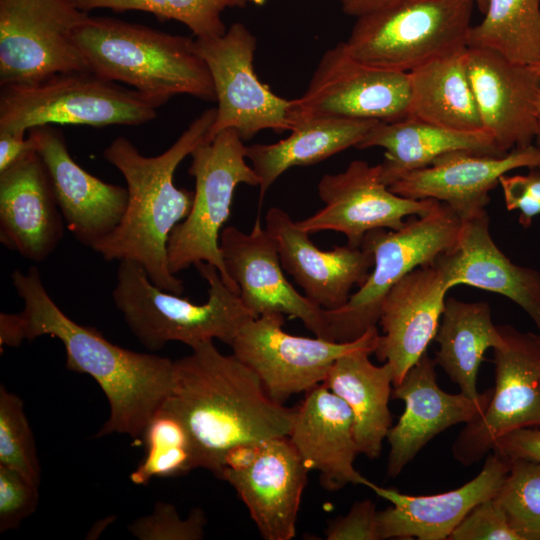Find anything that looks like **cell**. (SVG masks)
<instances>
[{
    "mask_svg": "<svg viewBox=\"0 0 540 540\" xmlns=\"http://www.w3.org/2000/svg\"><path fill=\"white\" fill-rule=\"evenodd\" d=\"M25 339L19 314H0V348L19 346Z\"/></svg>",
    "mask_w": 540,
    "mask_h": 540,
    "instance_id": "f6af8a7d",
    "label": "cell"
},
{
    "mask_svg": "<svg viewBox=\"0 0 540 540\" xmlns=\"http://www.w3.org/2000/svg\"><path fill=\"white\" fill-rule=\"evenodd\" d=\"M409 101L408 73L365 64L341 42L321 57L296 99V112L298 122L313 117L393 122L407 117Z\"/></svg>",
    "mask_w": 540,
    "mask_h": 540,
    "instance_id": "5bb4252c",
    "label": "cell"
},
{
    "mask_svg": "<svg viewBox=\"0 0 540 540\" xmlns=\"http://www.w3.org/2000/svg\"><path fill=\"white\" fill-rule=\"evenodd\" d=\"M435 366L434 359L425 352L393 387L392 398L403 401L405 407L386 437L390 447L389 477H397L435 436L482 415L492 397L493 388L482 392L478 399L461 392H445L437 384Z\"/></svg>",
    "mask_w": 540,
    "mask_h": 540,
    "instance_id": "ac0fdd59",
    "label": "cell"
},
{
    "mask_svg": "<svg viewBox=\"0 0 540 540\" xmlns=\"http://www.w3.org/2000/svg\"><path fill=\"white\" fill-rule=\"evenodd\" d=\"M538 167H540V165Z\"/></svg>",
    "mask_w": 540,
    "mask_h": 540,
    "instance_id": "f907efd6",
    "label": "cell"
},
{
    "mask_svg": "<svg viewBox=\"0 0 540 540\" xmlns=\"http://www.w3.org/2000/svg\"><path fill=\"white\" fill-rule=\"evenodd\" d=\"M190 156L188 172L195 179L194 199L187 217L169 236V269L176 274L200 262L211 264L218 269L223 282L239 295L238 286L225 268L220 234L230 216L236 187L259 186L260 179L246 162V146L233 129L201 143Z\"/></svg>",
    "mask_w": 540,
    "mask_h": 540,
    "instance_id": "9c48e42d",
    "label": "cell"
},
{
    "mask_svg": "<svg viewBox=\"0 0 540 540\" xmlns=\"http://www.w3.org/2000/svg\"><path fill=\"white\" fill-rule=\"evenodd\" d=\"M145 456L130 474L136 485H147L154 477H173L198 468L194 445L183 422L161 407L143 432Z\"/></svg>",
    "mask_w": 540,
    "mask_h": 540,
    "instance_id": "836d02e7",
    "label": "cell"
},
{
    "mask_svg": "<svg viewBox=\"0 0 540 540\" xmlns=\"http://www.w3.org/2000/svg\"><path fill=\"white\" fill-rule=\"evenodd\" d=\"M158 108L137 90L90 70L60 72L1 86L0 130L26 133L51 124L141 125L153 120Z\"/></svg>",
    "mask_w": 540,
    "mask_h": 540,
    "instance_id": "52a82bcc",
    "label": "cell"
},
{
    "mask_svg": "<svg viewBox=\"0 0 540 540\" xmlns=\"http://www.w3.org/2000/svg\"><path fill=\"white\" fill-rule=\"evenodd\" d=\"M265 229L274 239L281 265L303 289L304 295L326 310L347 303L354 286H362L374 264L371 252L349 245L323 251L309 233L277 207L268 210Z\"/></svg>",
    "mask_w": 540,
    "mask_h": 540,
    "instance_id": "603a6c76",
    "label": "cell"
},
{
    "mask_svg": "<svg viewBox=\"0 0 540 540\" xmlns=\"http://www.w3.org/2000/svg\"><path fill=\"white\" fill-rule=\"evenodd\" d=\"M88 16L72 0H0V85L89 70L74 41Z\"/></svg>",
    "mask_w": 540,
    "mask_h": 540,
    "instance_id": "7c38bea8",
    "label": "cell"
},
{
    "mask_svg": "<svg viewBox=\"0 0 540 540\" xmlns=\"http://www.w3.org/2000/svg\"><path fill=\"white\" fill-rule=\"evenodd\" d=\"M462 218L446 203L405 221L398 230L368 232L361 248L373 254L374 264L362 286L342 307L327 310L332 341L351 342L377 326L388 291L414 269L433 265L458 242Z\"/></svg>",
    "mask_w": 540,
    "mask_h": 540,
    "instance_id": "ba28073f",
    "label": "cell"
},
{
    "mask_svg": "<svg viewBox=\"0 0 540 540\" xmlns=\"http://www.w3.org/2000/svg\"><path fill=\"white\" fill-rule=\"evenodd\" d=\"M194 49L209 69L218 103L207 142L227 129L244 141L265 129L295 128L296 99L276 95L258 79L253 64L256 38L246 26L234 23L223 35L195 38Z\"/></svg>",
    "mask_w": 540,
    "mask_h": 540,
    "instance_id": "30bf717a",
    "label": "cell"
},
{
    "mask_svg": "<svg viewBox=\"0 0 540 540\" xmlns=\"http://www.w3.org/2000/svg\"><path fill=\"white\" fill-rule=\"evenodd\" d=\"M343 11L351 16L359 17L397 0H338Z\"/></svg>",
    "mask_w": 540,
    "mask_h": 540,
    "instance_id": "bcb514c9",
    "label": "cell"
},
{
    "mask_svg": "<svg viewBox=\"0 0 540 540\" xmlns=\"http://www.w3.org/2000/svg\"><path fill=\"white\" fill-rule=\"evenodd\" d=\"M475 0H397L357 17L348 52L373 67L409 73L468 47Z\"/></svg>",
    "mask_w": 540,
    "mask_h": 540,
    "instance_id": "8992f818",
    "label": "cell"
},
{
    "mask_svg": "<svg viewBox=\"0 0 540 540\" xmlns=\"http://www.w3.org/2000/svg\"><path fill=\"white\" fill-rule=\"evenodd\" d=\"M63 220L36 150L0 172V241L5 247L42 262L62 240Z\"/></svg>",
    "mask_w": 540,
    "mask_h": 540,
    "instance_id": "d4e9b609",
    "label": "cell"
},
{
    "mask_svg": "<svg viewBox=\"0 0 540 540\" xmlns=\"http://www.w3.org/2000/svg\"><path fill=\"white\" fill-rule=\"evenodd\" d=\"M74 41L90 71L131 86L159 107L180 94L216 100L209 69L190 37L89 15Z\"/></svg>",
    "mask_w": 540,
    "mask_h": 540,
    "instance_id": "277c9868",
    "label": "cell"
},
{
    "mask_svg": "<svg viewBox=\"0 0 540 540\" xmlns=\"http://www.w3.org/2000/svg\"><path fill=\"white\" fill-rule=\"evenodd\" d=\"M492 451L508 459H525L540 463V428L526 427L498 438Z\"/></svg>",
    "mask_w": 540,
    "mask_h": 540,
    "instance_id": "7bdbcfd3",
    "label": "cell"
},
{
    "mask_svg": "<svg viewBox=\"0 0 540 540\" xmlns=\"http://www.w3.org/2000/svg\"><path fill=\"white\" fill-rule=\"evenodd\" d=\"M467 49L408 73L410 101L406 118L458 131H483L468 76Z\"/></svg>",
    "mask_w": 540,
    "mask_h": 540,
    "instance_id": "4dcf8cb0",
    "label": "cell"
},
{
    "mask_svg": "<svg viewBox=\"0 0 540 540\" xmlns=\"http://www.w3.org/2000/svg\"><path fill=\"white\" fill-rule=\"evenodd\" d=\"M504 342L493 348L495 386L486 410L465 424L452 445L464 466L478 462L501 436L520 428H540V334L498 326Z\"/></svg>",
    "mask_w": 540,
    "mask_h": 540,
    "instance_id": "4fadbf2b",
    "label": "cell"
},
{
    "mask_svg": "<svg viewBox=\"0 0 540 540\" xmlns=\"http://www.w3.org/2000/svg\"><path fill=\"white\" fill-rule=\"evenodd\" d=\"M378 511L374 502H356L349 512L332 520L325 530L327 540H381Z\"/></svg>",
    "mask_w": 540,
    "mask_h": 540,
    "instance_id": "b9f144b4",
    "label": "cell"
},
{
    "mask_svg": "<svg viewBox=\"0 0 540 540\" xmlns=\"http://www.w3.org/2000/svg\"><path fill=\"white\" fill-rule=\"evenodd\" d=\"M37 505L38 486L16 470L0 465V531L18 528Z\"/></svg>",
    "mask_w": 540,
    "mask_h": 540,
    "instance_id": "f35d334b",
    "label": "cell"
},
{
    "mask_svg": "<svg viewBox=\"0 0 540 540\" xmlns=\"http://www.w3.org/2000/svg\"><path fill=\"white\" fill-rule=\"evenodd\" d=\"M220 250L225 268L255 316L282 313L299 319L316 337L330 340L327 310L299 293L284 275L277 245L257 218L251 231L223 228Z\"/></svg>",
    "mask_w": 540,
    "mask_h": 540,
    "instance_id": "2e32d148",
    "label": "cell"
},
{
    "mask_svg": "<svg viewBox=\"0 0 540 540\" xmlns=\"http://www.w3.org/2000/svg\"><path fill=\"white\" fill-rule=\"evenodd\" d=\"M119 262L112 297L131 332L148 350H159L170 341L192 348L218 339L230 346L242 326L257 317L211 264L195 265L209 285L208 300L196 304L158 288L140 264Z\"/></svg>",
    "mask_w": 540,
    "mask_h": 540,
    "instance_id": "5b68a950",
    "label": "cell"
},
{
    "mask_svg": "<svg viewBox=\"0 0 540 540\" xmlns=\"http://www.w3.org/2000/svg\"><path fill=\"white\" fill-rule=\"evenodd\" d=\"M376 120L313 117L298 122L276 143L246 146V157L257 173L259 199L289 168L318 163L349 147H357Z\"/></svg>",
    "mask_w": 540,
    "mask_h": 540,
    "instance_id": "f546056e",
    "label": "cell"
},
{
    "mask_svg": "<svg viewBox=\"0 0 540 540\" xmlns=\"http://www.w3.org/2000/svg\"><path fill=\"white\" fill-rule=\"evenodd\" d=\"M0 465L16 470L39 486L40 464L23 402L3 385L0 386Z\"/></svg>",
    "mask_w": 540,
    "mask_h": 540,
    "instance_id": "8d00e7d4",
    "label": "cell"
},
{
    "mask_svg": "<svg viewBox=\"0 0 540 540\" xmlns=\"http://www.w3.org/2000/svg\"><path fill=\"white\" fill-rule=\"evenodd\" d=\"M206 522L199 508L182 519L173 505L158 502L151 514L137 519L129 530L141 540H199L204 536Z\"/></svg>",
    "mask_w": 540,
    "mask_h": 540,
    "instance_id": "74e56055",
    "label": "cell"
},
{
    "mask_svg": "<svg viewBox=\"0 0 540 540\" xmlns=\"http://www.w3.org/2000/svg\"><path fill=\"white\" fill-rule=\"evenodd\" d=\"M539 165L540 149L536 145L516 148L501 156L459 150L404 175L389 188L402 197L446 203L464 219L486 210L489 192L499 184L502 175Z\"/></svg>",
    "mask_w": 540,
    "mask_h": 540,
    "instance_id": "cb8c5ba5",
    "label": "cell"
},
{
    "mask_svg": "<svg viewBox=\"0 0 540 540\" xmlns=\"http://www.w3.org/2000/svg\"><path fill=\"white\" fill-rule=\"evenodd\" d=\"M282 313H266L246 322L230 347L261 380L267 394L284 404L294 394L322 384L332 364L349 352H375L377 326L351 342L295 336L283 330Z\"/></svg>",
    "mask_w": 540,
    "mask_h": 540,
    "instance_id": "8fae6325",
    "label": "cell"
},
{
    "mask_svg": "<svg viewBox=\"0 0 540 540\" xmlns=\"http://www.w3.org/2000/svg\"><path fill=\"white\" fill-rule=\"evenodd\" d=\"M467 70L482 129L500 153L533 145L540 76L530 66L477 47L467 49Z\"/></svg>",
    "mask_w": 540,
    "mask_h": 540,
    "instance_id": "e0dca14e",
    "label": "cell"
},
{
    "mask_svg": "<svg viewBox=\"0 0 540 540\" xmlns=\"http://www.w3.org/2000/svg\"><path fill=\"white\" fill-rule=\"evenodd\" d=\"M76 7L89 13L98 8L115 12L143 11L160 20H175L186 25L196 38L223 35L226 26L222 12L229 7L244 6L247 0H72Z\"/></svg>",
    "mask_w": 540,
    "mask_h": 540,
    "instance_id": "e575fe53",
    "label": "cell"
},
{
    "mask_svg": "<svg viewBox=\"0 0 540 540\" xmlns=\"http://www.w3.org/2000/svg\"><path fill=\"white\" fill-rule=\"evenodd\" d=\"M191 349L173 361L162 407L185 425L199 467L218 476L233 447L289 435L295 408L272 400L254 371L233 353L219 352L213 341Z\"/></svg>",
    "mask_w": 540,
    "mask_h": 540,
    "instance_id": "6da1fadb",
    "label": "cell"
},
{
    "mask_svg": "<svg viewBox=\"0 0 540 540\" xmlns=\"http://www.w3.org/2000/svg\"><path fill=\"white\" fill-rule=\"evenodd\" d=\"M248 3L263 4L267 0H247Z\"/></svg>",
    "mask_w": 540,
    "mask_h": 540,
    "instance_id": "681fc988",
    "label": "cell"
},
{
    "mask_svg": "<svg viewBox=\"0 0 540 540\" xmlns=\"http://www.w3.org/2000/svg\"><path fill=\"white\" fill-rule=\"evenodd\" d=\"M324 207L296 221L309 234L332 230L344 234L347 245L360 248L375 229L398 230L409 215L422 216L439 201L410 199L392 192L381 179L379 165L354 160L336 174L324 175L317 186Z\"/></svg>",
    "mask_w": 540,
    "mask_h": 540,
    "instance_id": "9a60e30c",
    "label": "cell"
},
{
    "mask_svg": "<svg viewBox=\"0 0 540 540\" xmlns=\"http://www.w3.org/2000/svg\"><path fill=\"white\" fill-rule=\"evenodd\" d=\"M12 283L24 302L19 315L25 339H59L67 369L91 376L104 392L110 414L95 437L120 433L140 441L170 393L174 360L119 347L96 328L74 322L50 297L34 266L26 273L15 270Z\"/></svg>",
    "mask_w": 540,
    "mask_h": 540,
    "instance_id": "7a4b0ae2",
    "label": "cell"
},
{
    "mask_svg": "<svg viewBox=\"0 0 540 540\" xmlns=\"http://www.w3.org/2000/svg\"><path fill=\"white\" fill-rule=\"evenodd\" d=\"M434 339L439 345L434 358L436 365L462 394L478 399L481 393L477 390V376L484 353L504 342L499 327L492 322L489 304L447 297Z\"/></svg>",
    "mask_w": 540,
    "mask_h": 540,
    "instance_id": "1f68e13d",
    "label": "cell"
},
{
    "mask_svg": "<svg viewBox=\"0 0 540 540\" xmlns=\"http://www.w3.org/2000/svg\"><path fill=\"white\" fill-rule=\"evenodd\" d=\"M35 151L33 140L25 132L0 130V172Z\"/></svg>",
    "mask_w": 540,
    "mask_h": 540,
    "instance_id": "ee69618b",
    "label": "cell"
},
{
    "mask_svg": "<svg viewBox=\"0 0 540 540\" xmlns=\"http://www.w3.org/2000/svg\"><path fill=\"white\" fill-rule=\"evenodd\" d=\"M372 353L359 349L340 356L322 382L351 409L358 451L369 459L380 456L392 426V369L387 362L374 365L369 359Z\"/></svg>",
    "mask_w": 540,
    "mask_h": 540,
    "instance_id": "f1b7e54d",
    "label": "cell"
},
{
    "mask_svg": "<svg viewBox=\"0 0 540 540\" xmlns=\"http://www.w3.org/2000/svg\"><path fill=\"white\" fill-rule=\"evenodd\" d=\"M485 17L471 27L468 47L493 50L509 61H540V0H488Z\"/></svg>",
    "mask_w": 540,
    "mask_h": 540,
    "instance_id": "d6a6232c",
    "label": "cell"
},
{
    "mask_svg": "<svg viewBox=\"0 0 540 540\" xmlns=\"http://www.w3.org/2000/svg\"><path fill=\"white\" fill-rule=\"evenodd\" d=\"M28 132L47 169L68 230L92 248L120 223L128 204L127 188L106 183L81 168L62 133L51 125Z\"/></svg>",
    "mask_w": 540,
    "mask_h": 540,
    "instance_id": "d6986e66",
    "label": "cell"
},
{
    "mask_svg": "<svg viewBox=\"0 0 540 540\" xmlns=\"http://www.w3.org/2000/svg\"><path fill=\"white\" fill-rule=\"evenodd\" d=\"M288 438L308 470L320 473L324 489L366 485L368 479L354 467L359 451L351 409L323 384L308 390L295 407Z\"/></svg>",
    "mask_w": 540,
    "mask_h": 540,
    "instance_id": "484cf974",
    "label": "cell"
},
{
    "mask_svg": "<svg viewBox=\"0 0 540 540\" xmlns=\"http://www.w3.org/2000/svg\"><path fill=\"white\" fill-rule=\"evenodd\" d=\"M493 499L522 540H540V463L511 459Z\"/></svg>",
    "mask_w": 540,
    "mask_h": 540,
    "instance_id": "d590c367",
    "label": "cell"
},
{
    "mask_svg": "<svg viewBox=\"0 0 540 540\" xmlns=\"http://www.w3.org/2000/svg\"><path fill=\"white\" fill-rule=\"evenodd\" d=\"M449 289L442 267L434 262L414 269L386 294L378 322L383 335L374 354L390 365L393 387L435 338Z\"/></svg>",
    "mask_w": 540,
    "mask_h": 540,
    "instance_id": "ffe728a7",
    "label": "cell"
},
{
    "mask_svg": "<svg viewBox=\"0 0 540 540\" xmlns=\"http://www.w3.org/2000/svg\"><path fill=\"white\" fill-rule=\"evenodd\" d=\"M448 540H522L493 498L477 504Z\"/></svg>",
    "mask_w": 540,
    "mask_h": 540,
    "instance_id": "ab89813d",
    "label": "cell"
},
{
    "mask_svg": "<svg viewBox=\"0 0 540 540\" xmlns=\"http://www.w3.org/2000/svg\"><path fill=\"white\" fill-rule=\"evenodd\" d=\"M499 185L507 210H518L519 224L530 227L533 219L540 215V167H531L524 175H502Z\"/></svg>",
    "mask_w": 540,
    "mask_h": 540,
    "instance_id": "60d3db41",
    "label": "cell"
},
{
    "mask_svg": "<svg viewBox=\"0 0 540 540\" xmlns=\"http://www.w3.org/2000/svg\"><path fill=\"white\" fill-rule=\"evenodd\" d=\"M309 470L288 436L265 440L255 460L240 470L224 469L265 540H290Z\"/></svg>",
    "mask_w": 540,
    "mask_h": 540,
    "instance_id": "44dd1931",
    "label": "cell"
},
{
    "mask_svg": "<svg viewBox=\"0 0 540 540\" xmlns=\"http://www.w3.org/2000/svg\"><path fill=\"white\" fill-rule=\"evenodd\" d=\"M435 262L450 289L463 284L505 296L529 315L540 334V272L513 263L498 248L486 210L462 219L456 247Z\"/></svg>",
    "mask_w": 540,
    "mask_h": 540,
    "instance_id": "4316f807",
    "label": "cell"
},
{
    "mask_svg": "<svg viewBox=\"0 0 540 540\" xmlns=\"http://www.w3.org/2000/svg\"><path fill=\"white\" fill-rule=\"evenodd\" d=\"M536 146L540 149V91L537 106V132L535 137Z\"/></svg>",
    "mask_w": 540,
    "mask_h": 540,
    "instance_id": "7dc6e473",
    "label": "cell"
},
{
    "mask_svg": "<svg viewBox=\"0 0 540 540\" xmlns=\"http://www.w3.org/2000/svg\"><path fill=\"white\" fill-rule=\"evenodd\" d=\"M532 70L540 76V61L534 64L533 66H530Z\"/></svg>",
    "mask_w": 540,
    "mask_h": 540,
    "instance_id": "c3c4849f",
    "label": "cell"
},
{
    "mask_svg": "<svg viewBox=\"0 0 540 540\" xmlns=\"http://www.w3.org/2000/svg\"><path fill=\"white\" fill-rule=\"evenodd\" d=\"M510 468V459L491 451L481 471L464 485L439 494L409 495L393 488L366 487L392 506L378 511L381 540L417 538L446 540L465 516L480 502L493 498Z\"/></svg>",
    "mask_w": 540,
    "mask_h": 540,
    "instance_id": "7402d4cb",
    "label": "cell"
},
{
    "mask_svg": "<svg viewBox=\"0 0 540 540\" xmlns=\"http://www.w3.org/2000/svg\"><path fill=\"white\" fill-rule=\"evenodd\" d=\"M216 108L205 110L163 153L145 156L126 137L104 150L127 184L128 204L118 226L92 249L105 260L140 264L158 288L181 295L182 280L168 266L167 245L172 230L190 212L194 191L178 188L174 173L181 161L201 143L215 121Z\"/></svg>",
    "mask_w": 540,
    "mask_h": 540,
    "instance_id": "3957f363",
    "label": "cell"
},
{
    "mask_svg": "<svg viewBox=\"0 0 540 540\" xmlns=\"http://www.w3.org/2000/svg\"><path fill=\"white\" fill-rule=\"evenodd\" d=\"M371 147L385 150V158L378 165L381 179L387 186L412 171L430 166L449 152L464 150L503 155L484 131H458L413 118L377 121L356 148Z\"/></svg>",
    "mask_w": 540,
    "mask_h": 540,
    "instance_id": "83f0119b",
    "label": "cell"
}]
</instances>
